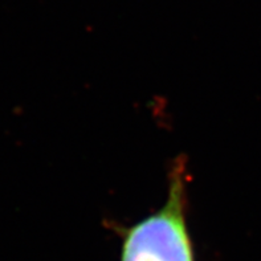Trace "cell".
Wrapping results in <instances>:
<instances>
[{
    "mask_svg": "<svg viewBox=\"0 0 261 261\" xmlns=\"http://www.w3.org/2000/svg\"><path fill=\"white\" fill-rule=\"evenodd\" d=\"M187 158L178 156L169 172L166 200L156 211L121 227V261H195L189 228Z\"/></svg>",
    "mask_w": 261,
    "mask_h": 261,
    "instance_id": "obj_1",
    "label": "cell"
}]
</instances>
